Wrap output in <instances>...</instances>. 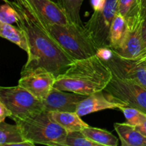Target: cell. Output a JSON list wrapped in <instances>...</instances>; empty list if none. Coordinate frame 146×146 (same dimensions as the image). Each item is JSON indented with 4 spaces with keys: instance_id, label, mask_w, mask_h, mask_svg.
I'll return each mask as SVG.
<instances>
[{
    "instance_id": "15",
    "label": "cell",
    "mask_w": 146,
    "mask_h": 146,
    "mask_svg": "<svg viewBox=\"0 0 146 146\" xmlns=\"http://www.w3.org/2000/svg\"><path fill=\"white\" fill-rule=\"evenodd\" d=\"M51 119L64 128L67 133L72 131H81L83 128L88 126L76 112H48Z\"/></svg>"
},
{
    "instance_id": "6",
    "label": "cell",
    "mask_w": 146,
    "mask_h": 146,
    "mask_svg": "<svg viewBox=\"0 0 146 146\" xmlns=\"http://www.w3.org/2000/svg\"><path fill=\"white\" fill-rule=\"evenodd\" d=\"M104 91L116 102L136 108L146 114V88L138 83L113 74L111 81Z\"/></svg>"
},
{
    "instance_id": "22",
    "label": "cell",
    "mask_w": 146,
    "mask_h": 146,
    "mask_svg": "<svg viewBox=\"0 0 146 146\" xmlns=\"http://www.w3.org/2000/svg\"><path fill=\"white\" fill-rule=\"evenodd\" d=\"M65 146H101L98 143L88 139L81 131L67 133Z\"/></svg>"
},
{
    "instance_id": "16",
    "label": "cell",
    "mask_w": 146,
    "mask_h": 146,
    "mask_svg": "<svg viewBox=\"0 0 146 146\" xmlns=\"http://www.w3.org/2000/svg\"><path fill=\"white\" fill-rule=\"evenodd\" d=\"M0 36L3 38L18 46L25 52H29V45L24 31L10 24L0 23Z\"/></svg>"
},
{
    "instance_id": "29",
    "label": "cell",
    "mask_w": 146,
    "mask_h": 146,
    "mask_svg": "<svg viewBox=\"0 0 146 146\" xmlns=\"http://www.w3.org/2000/svg\"><path fill=\"white\" fill-rule=\"evenodd\" d=\"M142 36L143 43L145 44V48L146 47V16L143 18L142 22Z\"/></svg>"
},
{
    "instance_id": "23",
    "label": "cell",
    "mask_w": 146,
    "mask_h": 146,
    "mask_svg": "<svg viewBox=\"0 0 146 146\" xmlns=\"http://www.w3.org/2000/svg\"><path fill=\"white\" fill-rule=\"evenodd\" d=\"M119 110H121L123 113L126 122L134 126L139 125L146 120V114L136 108L123 106L121 107Z\"/></svg>"
},
{
    "instance_id": "18",
    "label": "cell",
    "mask_w": 146,
    "mask_h": 146,
    "mask_svg": "<svg viewBox=\"0 0 146 146\" xmlns=\"http://www.w3.org/2000/svg\"><path fill=\"white\" fill-rule=\"evenodd\" d=\"M81 132L91 141L98 143L101 146H117L118 139L111 132L90 125L83 128Z\"/></svg>"
},
{
    "instance_id": "3",
    "label": "cell",
    "mask_w": 146,
    "mask_h": 146,
    "mask_svg": "<svg viewBox=\"0 0 146 146\" xmlns=\"http://www.w3.org/2000/svg\"><path fill=\"white\" fill-rule=\"evenodd\" d=\"M26 8L31 11L38 24L74 60L86 58L96 54L98 48L84 26L71 22L67 24L48 22Z\"/></svg>"
},
{
    "instance_id": "19",
    "label": "cell",
    "mask_w": 146,
    "mask_h": 146,
    "mask_svg": "<svg viewBox=\"0 0 146 146\" xmlns=\"http://www.w3.org/2000/svg\"><path fill=\"white\" fill-rule=\"evenodd\" d=\"M126 19L123 15L116 12L110 27V48L116 50L121 46L126 29Z\"/></svg>"
},
{
    "instance_id": "20",
    "label": "cell",
    "mask_w": 146,
    "mask_h": 146,
    "mask_svg": "<svg viewBox=\"0 0 146 146\" xmlns=\"http://www.w3.org/2000/svg\"><path fill=\"white\" fill-rule=\"evenodd\" d=\"M83 1L84 0H57L56 2L64 10L70 22L84 26L80 15Z\"/></svg>"
},
{
    "instance_id": "25",
    "label": "cell",
    "mask_w": 146,
    "mask_h": 146,
    "mask_svg": "<svg viewBox=\"0 0 146 146\" xmlns=\"http://www.w3.org/2000/svg\"><path fill=\"white\" fill-rule=\"evenodd\" d=\"M96 55L103 61H106L112 56L113 51L110 47H101L98 48Z\"/></svg>"
},
{
    "instance_id": "9",
    "label": "cell",
    "mask_w": 146,
    "mask_h": 146,
    "mask_svg": "<svg viewBox=\"0 0 146 146\" xmlns=\"http://www.w3.org/2000/svg\"><path fill=\"white\" fill-rule=\"evenodd\" d=\"M126 29L119 48L113 50L118 55L127 58H135L145 48L142 36L143 17L138 14L126 19Z\"/></svg>"
},
{
    "instance_id": "14",
    "label": "cell",
    "mask_w": 146,
    "mask_h": 146,
    "mask_svg": "<svg viewBox=\"0 0 146 146\" xmlns=\"http://www.w3.org/2000/svg\"><path fill=\"white\" fill-rule=\"evenodd\" d=\"M113 126L122 146H146V137L134 125L125 122L115 123Z\"/></svg>"
},
{
    "instance_id": "1",
    "label": "cell",
    "mask_w": 146,
    "mask_h": 146,
    "mask_svg": "<svg viewBox=\"0 0 146 146\" xmlns=\"http://www.w3.org/2000/svg\"><path fill=\"white\" fill-rule=\"evenodd\" d=\"M19 14L16 24L25 34L29 45L27 61L21 72L44 68L58 76L74 61L58 43L38 24L31 11L16 0L9 1Z\"/></svg>"
},
{
    "instance_id": "5",
    "label": "cell",
    "mask_w": 146,
    "mask_h": 146,
    "mask_svg": "<svg viewBox=\"0 0 146 146\" xmlns=\"http://www.w3.org/2000/svg\"><path fill=\"white\" fill-rule=\"evenodd\" d=\"M0 102L12 113L11 117L24 118L44 111L42 100L19 85L0 87Z\"/></svg>"
},
{
    "instance_id": "27",
    "label": "cell",
    "mask_w": 146,
    "mask_h": 146,
    "mask_svg": "<svg viewBox=\"0 0 146 146\" xmlns=\"http://www.w3.org/2000/svg\"><path fill=\"white\" fill-rule=\"evenodd\" d=\"M106 0H91L94 11H99L104 9Z\"/></svg>"
},
{
    "instance_id": "7",
    "label": "cell",
    "mask_w": 146,
    "mask_h": 146,
    "mask_svg": "<svg viewBox=\"0 0 146 146\" xmlns=\"http://www.w3.org/2000/svg\"><path fill=\"white\" fill-rule=\"evenodd\" d=\"M118 0H106L104 9L94 11L84 27L88 31L97 48L109 47L110 27L117 12Z\"/></svg>"
},
{
    "instance_id": "12",
    "label": "cell",
    "mask_w": 146,
    "mask_h": 146,
    "mask_svg": "<svg viewBox=\"0 0 146 146\" xmlns=\"http://www.w3.org/2000/svg\"><path fill=\"white\" fill-rule=\"evenodd\" d=\"M44 20L50 23L67 24L70 23L64 10L53 0H16Z\"/></svg>"
},
{
    "instance_id": "10",
    "label": "cell",
    "mask_w": 146,
    "mask_h": 146,
    "mask_svg": "<svg viewBox=\"0 0 146 146\" xmlns=\"http://www.w3.org/2000/svg\"><path fill=\"white\" fill-rule=\"evenodd\" d=\"M56 76L44 68H36L21 72L18 85L23 87L39 99L45 98L54 87Z\"/></svg>"
},
{
    "instance_id": "33",
    "label": "cell",
    "mask_w": 146,
    "mask_h": 146,
    "mask_svg": "<svg viewBox=\"0 0 146 146\" xmlns=\"http://www.w3.org/2000/svg\"><path fill=\"white\" fill-rule=\"evenodd\" d=\"M2 1H4V2H5V1H7V0H2Z\"/></svg>"
},
{
    "instance_id": "17",
    "label": "cell",
    "mask_w": 146,
    "mask_h": 146,
    "mask_svg": "<svg viewBox=\"0 0 146 146\" xmlns=\"http://www.w3.org/2000/svg\"><path fill=\"white\" fill-rule=\"evenodd\" d=\"M27 141L17 124L11 125L4 121L0 122V145L15 146L19 143Z\"/></svg>"
},
{
    "instance_id": "4",
    "label": "cell",
    "mask_w": 146,
    "mask_h": 146,
    "mask_svg": "<svg viewBox=\"0 0 146 146\" xmlns=\"http://www.w3.org/2000/svg\"><path fill=\"white\" fill-rule=\"evenodd\" d=\"M27 141L35 145L65 146L67 131L53 121L48 112L33 113L24 118L11 117Z\"/></svg>"
},
{
    "instance_id": "28",
    "label": "cell",
    "mask_w": 146,
    "mask_h": 146,
    "mask_svg": "<svg viewBox=\"0 0 146 146\" xmlns=\"http://www.w3.org/2000/svg\"><path fill=\"white\" fill-rule=\"evenodd\" d=\"M135 127L142 135H143L144 136L146 137V120H145L143 123H141V124H139V125H136Z\"/></svg>"
},
{
    "instance_id": "32",
    "label": "cell",
    "mask_w": 146,
    "mask_h": 146,
    "mask_svg": "<svg viewBox=\"0 0 146 146\" xmlns=\"http://www.w3.org/2000/svg\"><path fill=\"white\" fill-rule=\"evenodd\" d=\"M141 60H145V62H146V58H143V59H141Z\"/></svg>"
},
{
    "instance_id": "21",
    "label": "cell",
    "mask_w": 146,
    "mask_h": 146,
    "mask_svg": "<svg viewBox=\"0 0 146 146\" xmlns=\"http://www.w3.org/2000/svg\"><path fill=\"white\" fill-rule=\"evenodd\" d=\"M117 12L123 16L125 19L141 14L140 0H118Z\"/></svg>"
},
{
    "instance_id": "24",
    "label": "cell",
    "mask_w": 146,
    "mask_h": 146,
    "mask_svg": "<svg viewBox=\"0 0 146 146\" xmlns=\"http://www.w3.org/2000/svg\"><path fill=\"white\" fill-rule=\"evenodd\" d=\"M18 19V12L7 0L0 8V23L13 24L17 23Z\"/></svg>"
},
{
    "instance_id": "13",
    "label": "cell",
    "mask_w": 146,
    "mask_h": 146,
    "mask_svg": "<svg viewBox=\"0 0 146 146\" xmlns=\"http://www.w3.org/2000/svg\"><path fill=\"white\" fill-rule=\"evenodd\" d=\"M104 91L94 93L88 96L85 99L78 104L76 113L82 117L88 114L104 111L106 109H120L121 107L125 106L122 103H118L113 100L108 94L105 95Z\"/></svg>"
},
{
    "instance_id": "26",
    "label": "cell",
    "mask_w": 146,
    "mask_h": 146,
    "mask_svg": "<svg viewBox=\"0 0 146 146\" xmlns=\"http://www.w3.org/2000/svg\"><path fill=\"white\" fill-rule=\"evenodd\" d=\"M12 115V113L4 106V104L0 102V122H3L5 121L6 118L11 117Z\"/></svg>"
},
{
    "instance_id": "11",
    "label": "cell",
    "mask_w": 146,
    "mask_h": 146,
    "mask_svg": "<svg viewBox=\"0 0 146 146\" xmlns=\"http://www.w3.org/2000/svg\"><path fill=\"white\" fill-rule=\"evenodd\" d=\"M87 96L53 87L49 94L43 98L42 102L46 112H76L78 104Z\"/></svg>"
},
{
    "instance_id": "8",
    "label": "cell",
    "mask_w": 146,
    "mask_h": 146,
    "mask_svg": "<svg viewBox=\"0 0 146 146\" xmlns=\"http://www.w3.org/2000/svg\"><path fill=\"white\" fill-rule=\"evenodd\" d=\"M104 61L111 68L113 74L123 79L135 81L146 88L145 60L124 58L113 51L112 56Z\"/></svg>"
},
{
    "instance_id": "31",
    "label": "cell",
    "mask_w": 146,
    "mask_h": 146,
    "mask_svg": "<svg viewBox=\"0 0 146 146\" xmlns=\"http://www.w3.org/2000/svg\"><path fill=\"white\" fill-rule=\"evenodd\" d=\"M146 58V47L143 50V51L141 52V54H140L139 56H138L137 58H135V59L141 60V59H143V58Z\"/></svg>"
},
{
    "instance_id": "30",
    "label": "cell",
    "mask_w": 146,
    "mask_h": 146,
    "mask_svg": "<svg viewBox=\"0 0 146 146\" xmlns=\"http://www.w3.org/2000/svg\"><path fill=\"white\" fill-rule=\"evenodd\" d=\"M140 9L141 17L143 18L146 16V0H140Z\"/></svg>"
},
{
    "instance_id": "2",
    "label": "cell",
    "mask_w": 146,
    "mask_h": 146,
    "mask_svg": "<svg viewBox=\"0 0 146 146\" xmlns=\"http://www.w3.org/2000/svg\"><path fill=\"white\" fill-rule=\"evenodd\" d=\"M113 77L111 68L96 55L74 60L64 73L56 77L54 87L89 96L104 91Z\"/></svg>"
}]
</instances>
